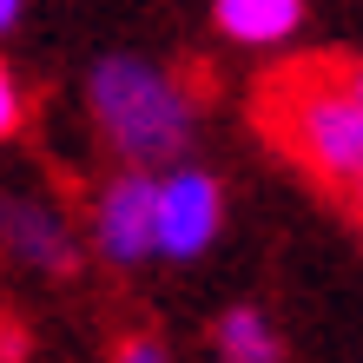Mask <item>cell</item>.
Listing matches in <instances>:
<instances>
[{
  "instance_id": "1",
  "label": "cell",
  "mask_w": 363,
  "mask_h": 363,
  "mask_svg": "<svg viewBox=\"0 0 363 363\" xmlns=\"http://www.w3.org/2000/svg\"><path fill=\"white\" fill-rule=\"evenodd\" d=\"M264 133L304 165L324 191H344L363 172V93L344 60H297V67L271 73L258 99Z\"/></svg>"
},
{
  "instance_id": "2",
  "label": "cell",
  "mask_w": 363,
  "mask_h": 363,
  "mask_svg": "<svg viewBox=\"0 0 363 363\" xmlns=\"http://www.w3.org/2000/svg\"><path fill=\"white\" fill-rule=\"evenodd\" d=\"M86 113L99 125V139L125 165H145L152 172L165 159H185L191 125H199V93H191L185 73L159 67V60L106 53L86 73Z\"/></svg>"
},
{
  "instance_id": "3",
  "label": "cell",
  "mask_w": 363,
  "mask_h": 363,
  "mask_svg": "<svg viewBox=\"0 0 363 363\" xmlns=\"http://www.w3.org/2000/svg\"><path fill=\"white\" fill-rule=\"evenodd\" d=\"M86 238H93L99 258L119 264V271H133V264H145L159 251V179L145 172V165H125L119 179L99 185Z\"/></svg>"
},
{
  "instance_id": "4",
  "label": "cell",
  "mask_w": 363,
  "mask_h": 363,
  "mask_svg": "<svg viewBox=\"0 0 363 363\" xmlns=\"http://www.w3.org/2000/svg\"><path fill=\"white\" fill-rule=\"evenodd\" d=\"M225 225V191L199 165H172L159 179V258H199Z\"/></svg>"
},
{
  "instance_id": "5",
  "label": "cell",
  "mask_w": 363,
  "mask_h": 363,
  "mask_svg": "<svg viewBox=\"0 0 363 363\" xmlns=\"http://www.w3.org/2000/svg\"><path fill=\"white\" fill-rule=\"evenodd\" d=\"M0 258L67 277L79 264V238H73V225H67L60 205L27 199V191H0Z\"/></svg>"
},
{
  "instance_id": "6",
  "label": "cell",
  "mask_w": 363,
  "mask_h": 363,
  "mask_svg": "<svg viewBox=\"0 0 363 363\" xmlns=\"http://www.w3.org/2000/svg\"><path fill=\"white\" fill-rule=\"evenodd\" d=\"M211 20L238 47H284L304 27V0H211Z\"/></svg>"
},
{
  "instance_id": "7",
  "label": "cell",
  "mask_w": 363,
  "mask_h": 363,
  "mask_svg": "<svg viewBox=\"0 0 363 363\" xmlns=\"http://www.w3.org/2000/svg\"><path fill=\"white\" fill-rule=\"evenodd\" d=\"M218 363H284V344H277V330H271V317L264 311H225V324H218Z\"/></svg>"
},
{
  "instance_id": "8",
  "label": "cell",
  "mask_w": 363,
  "mask_h": 363,
  "mask_svg": "<svg viewBox=\"0 0 363 363\" xmlns=\"http://www.w3.org/2000/svg\"><path fill=\"white\" fill-rule=\"evenodd\" d=\"M20 119H27V93H20L13 67L0 60V139H13V133H20Z\"/></svg>"
},
{
  "instance_id": "9",
  "label": "cell",
  "mask_w": 363,
  "mask_h": 363,
  "mask_svg": "<svg viewBox=\"0 0 363 363\" xmlns=\"http://www.w3.org/2000/svg\"><path fill=\"white\" fill-rule=\"evenodd\" d=\"M113 363H172V350H165V337H152V330H133V337H119Z\"/></svg>"
},
{
  "instance_id": "10",
  "label": "cell",
  "mask_w": 363,
  "mask_h": 363,
  "mask_svg": "<svg viewBox=\"0 0 363 363\" xmlns=\"http://www.w3.org/2000/svg\"><path fill=\"white\" fill-rule=\"evenodd\" d=\"M13 357H20V337H13L7 317H0V363H13Z\"/></svg>"
},
{
  "instance_id": "11",
  "label": "cell",
  "mask_w": 363,
  "mask_h": 363,
  "mask_svg": "<svg viewBox=\"0 0 363 363\" xmlns=\"http://www.w3.org/2000/svg\"><path fill=\"white\" fill-rule=\"evenodd\" d=\"M13 20H20V0H0V40L13 33Z\"/></svg>"
},
{
  "instance_id": "12",
  "label": "cell",
  "mask_w": 363,
  "mask_h": 363,
  "mask_svg": "<svg viewBox=\"0 0 363 363\" xmlns=\"http://www.w3.org/2000/svg\"><path fill=\"white\" fill-rule=\"evenodd\" d=\"M344 199H350V211H357V225H363V172H357V185L344 191Z\"/></svg>"
},
{
  "instance_id": "13",
  "label": "cell",
  "mask_w": 363,
  "mask_h": 363,
  "mask_svg": "<svg viewBox=\"0 0 363 363\" xmlns=\"http://www.w3.org/2000/svg\"><path fill=\"white\" fill-rule=\"evenodd\" d=\"M350 79H357V93H363V67H350Z\"/></svg>"
}]
</instances>
